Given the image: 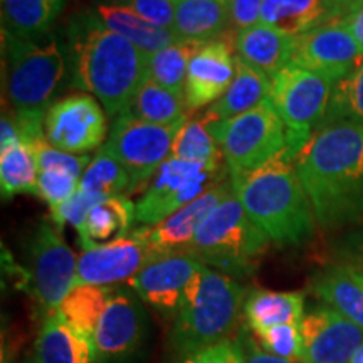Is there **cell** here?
<instances>
[{
  "label": "cell",
  "mask_w": 363,
  "mask_h": 363,
  "mask_svg": "<svg viewBox=\"0 0 363 363\" xmlns=\"http://www.w3.org/2000/svg\"><path fill=\"white\" fill-rule=\"evenodd\" d=\"M294 157L288 147L256 170L229 172L234 194L247 216L279 247L303 244L311 238L316 224Z\"/></svg>",
  "instance_id": "obj_4"
},
{
  "label": "cell",
  "mask_w": 363,
  "mask_h": 363,
  "mask_svg": "<svg viewBox=\"0 0 363 363\" xmlns=\"http://www.w3.org/2000/svg\"><path fill=\"white\" fill-rule=\"evenodd\" d=\"M363 62L362 45L345 21H335L296 40L291 65L321 74L333 84L350 76Z\"/></svg>",
  "instance_id": "obj_13"
},
{
  "label": "cell",
  "mask_w": 363,
  "mask_h": 363,
  "mask_svg": "<svg viewBox=\"0 0 363 363\" xmlns=\"http://www.w3.org/2000/svg\"><path fill=\"white\" fill-rule=\"evenodd\" d=\"M113 293V286L81 284L74 286L61 303L57 313L76 331L93 342L94 331L101 318L108 299Z\"/></svg>",
  "instance_id": "obj_31"
},
{
  "label": "cell",
  "mask_w": 363,
  "mask_h": 363,
  "mask_svg": "<svg viewBox=\"0 0 363 363\" xmlns=\"http://www.w3.org/2000/svg\"><path fill=\"white\" fill-rule=\"evenodd\" d=\"M94 12L104 26L110 27L145 54H155L179 40L172 29L152 24L136 16L130 9L116 4L101 2L94 9Z\"/></svg>",
  "instance_id": "obj_27"
},
{
  "label": "cell",
  "mask_w": 363,
  "mask_h": 363,
  "mask_svg": "<svg viewBox=\"0 0 363 363\" xmlns=\"http://www.w3.org/2000/svg\"><path fill=\"white\" fill-rule=\"evenodd\" d=\"M203 120L219 145L229 172L256 170L289 147L288 130L269 98L230 120Z\"/></svg>",
  "instance_id": "obj_7"
},
{
  "label": "cell",
  "mask_w": 363,
  "mask_h": 363,
  "mask_svg": "<svg viewBox=\"0 0 363 363\" xmlns=\"http://www.w3.org/2000/svg\"><path fill=\"white\" fill-rule=\"evenodd\" d=\"M298 38L279 33L269 26L257 24L240 30L235 40L238 57L272 79L281 69L291 65Z\"/></svg>",
  "instance_id": "obj_21"
},
{
  "label": "cell",
  "mask_w": 363,
  "mask_h": 363,
  "mask_svg": "<svg viewBox=\"0 0 363 363\" xmlns=\"http://www.w3.org/2000/svg\"><path fill=\"white\" fill-rule=\"evenodd\" d=\"M136 216V206L128 195L103 199L89 211L84 224L78 230L81 247L89 249L125 238Z\"/></svg>",
  "instance_id": "obj_26"
},
{
  "label": "cell",
  "mask_w": 363,
  "mask_h": 363,
  "mask_svg": "<svg viewBox=\"0 0 363 363\" xmlns=\"http://www.w3.org/2000/svg\"><path fill=\"white\" fill-rule=\"evenodd\" d=\"M264 0H229V21L234 30H246L261 24V12Z\"/></svg>",
  "instance_id": "obj_43"
},
{
  "label": "cell",
  "mask_w": 363,
  "mask_h": 363,
  "mask_svg": "<svg viewBox=\"0 0 363 363\" xmlns=\"http://www.w3.org/2000/svg\"><path fill=\"white\" fill-rule=\"evenodd\" d=\"M348 13L337 0H264L261 24L301 38L318 27L347 19Z\"/></svg>",
  "instance_id": "obj_20"
},
{
  "label": "cell",
  "mask_w": 363,
  "mask_h": 363,
  "mask_svg": "<svg viewBox=\"0 0 363 363\" xmlns=\"http://www.w3.org/2000/svg\"><path fill=\"white\" fill-rule=\"evenodd\" d=\"M131 116L155 125H174L187 120L185 98L163 88L157 81L147 78L128 108Z\"/></svg>",
  "instance_id": "obj_32"
},
{
  "label": "cell",
  "mask_w": 363,
  "mask_h": 363,
  "mask_svg": "<svg viewBox=\"0 0 363 363\" xmlns=\"http://www.w3.org/2000/svg\"><path fill=\"white\" fill-rule=\"evenodd\" d=\"M103 199L104 197H101V195L78 189L76 194L71 199H67L65 203L51 208V220L59 229L62 225L71 224L76 230H79L83 227L91 208L96 206L98 202H101Z\"/></svg>",
  "instance_id": "obj_39"
},
{
  "label": "cell",
  "mask_w": 363,
  "mask_h": 363,
  "mask_svg": "<svg viewBox=\"0 0 363 363\" xmlns=\"http://www.w3.org/2000/svg\"><path fill=\"white\" fill-rule=\"evenodd\" d=\"M145 328L147 316L138 294L123 286L113 288L93 337L98 363H115L133 355Z\"/></svg>",
  "instance_id": "obj_14"
},
{
  "label": "cell",
  "mask_w": 363,
  "mask_h": 363,
  "mask_svg": "<svg viewBox=\"0 0 363 363\" xmlns=\"http://www.w3.org/2000/svg\"><path fill=\"white\" fill-rule=\"evenodd\" d=\"M172 158L194 163L222 165V152L203 118L187 120L177 133L172 147Z\"/></svg>",
  "instance_id": "obj_35"
},
{
  "label": "cell",
  "mask_w": 363,
  "mask_h": 363,
  "mask_svg": "<svg viewBox=\"0 0 363 363\" xmlns=\"http://www.w3.org/2000/svg\"><path fill=\"white\" fill-rule=\"evenodd\" d=\"M81 177L65 169H45L39 170L35 195L54 208L71 199L79 189Z\"/></svg>",
  "instance_id": "obj_38"
},
{
  "label": "cell",
  "mask_w": 363,
  "mask_h": 363,
  "mask_svg": "<svg viewBox=\"0 0 363 363\" xmlns=\"http://www.w3.org/2000/svg\"><path fill=\"white\" fill-rule=\"evenodd\" d=\"M233 29L229 7L222 0H184L175 6L172 30L179 40L206 44Z\"/></svg>",
  "instance_id": "obj_23"
},
{
  "label": "cell",
  "mask_w": 363,
  "mask_h": 363,
  "mask_svg": "<svg viewBox=\"0 0 363 363\" xmlns=\"http://www.w3.org/2000/svg\"><path fill=\"white\" fill-rule=\"evenodd\" d=\"M252 333L254 337H256L257 343H259L266 352H269L276 357L286 358V360L303 362L301 360L303 343H301V330H299V325L296 323L276 325L261 331H252Z\"/></svg>",
  "instance_id": "obj_37"
},
{
  "label": "cell",
  "mask_w": 363,
  "mask_h": 363,
  "mask_svg": "<svg viewBox=\"0 0 363 363\" xmlns=\"http://www.w3.org/2000/svg\"><path fill=\"white\" fill-rule=\"evenodd\" d=\"M153 256L157 254L148 246L138 227L113 242L84 249L78 257L74 286H113L130 281Z\"/></svg>",
  "instance_id": "obj_17"
},
{
  "label": "cell",
  "mask_w": 363,
  "mask_h": 363,
  "mask_svg": "<svg viewBox=\"0 0 363 363\" xmlns=\"http://www.w3.org/2000/svg\"><path fill=\"white\" fill-rule=\"evenodd\" d=\"M172 2H175V4H179V2H184V0H172Z\"/></svg>",
  "instance_id": "obj_47"
},
{
  "label": "cell",
  "mask_w": 363,
  "mask_h": 363,
  "mask_svg": "<svg viewBox=\"0 0 363 363\" xmlns=\"http://www.w3.org/2000/svg\"><path fill=\"white\" fill-rule=\"evenodd\" d=\"M78 257L51 219L39 220L27 244L29 291L44 318L59 310L76 284Z\"/></svg>",
  "instance_id": "obj_9"
},
{
  "label": "cell",
  "mask_w": 363,
  "mask_h": 363,
  "mask_svg": "<svg viewBox=\"0 0 363 363\" xmlns=\"http://www.w3.org/2000/svg\"><path fill=\"white\" fill-rule=\"evenodd\" d=\"M202 44L190 40H177L169 48L155 54H150L148 67L150 78L170 89L172 93L185 98V79L192 57L197 54Z\"/></svg>",
  "instance_id": "obj_33"
},
{
  "label": "cell",
  "mask_w": 363,
  "mask_h": 363,
  "mask_svg": "<svg viewBox=\"0 0 363 363\" xmlns=\"http://www.w3.org/2000/svg\"><path fill=\"white\" fill-rule=\"evenodd\" d=\"M303 363H350L363 343V330L330 306L306 313L299 323Z\"/></svg>",
  "instance_id": "obj_18"
},
{
  "label": "cell",
  "mask_w": 363,
  "mask_h": 363,
  "mask_svg": "<svg viewBox=\"0 0 363 363\" xmlns=\"http://www.w3.org/2000/svg\"><path fill=\"white\" fill-rule=\"evenodd\" d=\"M337 2L345 9V12H347L348 16L363 6V0H337Z\"/></svg>",
  "instance_id": "obj_46"
},
{
  "label": "cell",
  "mask_w": 363,
  "mask_h": 363,
  "mask_svg": "<svg viewBox=\"0 0 363 363\" xmlns=\"http://www.w3.org/2000/svg\"><path fill=\"white\" fill-rule=\"evenodd\" d=\"M227 174V165L194 163L170 157L158 167L142 199L136 203L135 220L140 225L160 224L182 207L201 197L217 182L225 180Z\"/></svg>",
  "instance_id": "obj_10"
},
{
  "label": "cell",
  "mask_w": 363,
  "mask_h": 363,
  "mask_svg": "<svg viewBox=\"0 0 363 363\" xmlns=\"http://www.w3.org/2000/svg\"><path fill=\"white\" fill-rule=\"evenodd\" d=\"M238 30L229 29L222 38L201 45L192 57L185 79V106L189 113L211 106L220 99L235 76Z\"/></svg>",
  "instance_id": "obj_16"
},
{
  "label": "cell",
  "mask_w": 363,
  "mask_h": 363,
  "mask_svg": "<svg viewBox=\"0 0 363 363\" xmlns=\"http://www.w3.org/2000/svg\"><path fill=\"white\" fill-rule=\"evenodd\" d=\"M233 190L230 180H220L201 197L182 207L157 225H142L143 238L155 254L187 252L199 227Z\"/></svg>",
  "instance_id": "obj_19"
},
{
  "label": "cell",
  "mask_w": 363,
  "mask_h": 363,
  "mask_svg": "<svg viewBox=\"0 0 363 363\" xmlns=\"http://www.w3.org/2000/svg\"><path fill=\"white\" fill-rule=\"evenodd\" d=\"M185 121L155 125L138 120L130 113H121L113 120L110 136L104 145L128 172L130 195L148 187L158 167L169 160L175 136Z\"/></svg>",
  "instance_id": "obj_11"
},
{
  "label": "cell",
  "mask_w": 363,
  "mask_h": 363,
  "mask_svg": "<svg viewBox=\"0 0 363 363\" xmlns=\"http://www.w3.org/2000/svg\"><path fill=\"white\" fill-rule=\"evenodd\" d=\"M247 289L230 276L202 266L185 291L170 335V347L182 358L230 338L242 315Z\"/></svg>",
  "instance_id": "obj_5"
},
{
  "label": "cell",
  "mask_w": 363,
  "mask_h": 363,
  "mask_svg": "<svg viewBox=\"0 0 363 363\" xmlns=\"http://www.w3.org/2000/svg\"><path fill=\"white\" fill-rule=\"evenodd\" d=\"M180 363H244V358L235 340L227 338L182 358Z\"/></svg>",
  "instance_id": "obj_41"
},
{
  "label": "cell",
  "mask_w": 363,
  "mask_h": 363,
  "mask_svg": "<svg viewBox=\"0 0 363 363\" xmlns=\"http://www.w3.org/2000/svg\"><path fill=\"white\" fill-rule=\"evenodd\" d=\"M222 2H225V4H227V2H229V0H222Z\"/></svg>",
  "instance_id": "obj_48"
},
{
  "label": "cell",
  "mask_w": 363,
  "mask_h": 363,
  "mask_svg": "<svg viewBox=\"0 0 363 363\" xmlns=\"http://www.w3.org/2000/svg\"><path fill=\"white\" fill-rule=\"evenodd\" d=\"M298 177L325 229L363 219V121L320 125L294 157Z\"/></svg>",
  "instance_id": "obj_1"
},
{
  "label": "cell",
  "mask_w": 363,
  "mask_h": 363,
  "mask_svg": "<svg viewBox=\"0 0 363 363\" xmlns=\"http://www.w3.org/2000/svg\"><path fill=\"white\" fill-rule=\"evenodd\" d=\"M271 79L261 71L254 69L242 59L235 57V76L233 84L220 99L208 106L203 118L224 121L246 113L269 98Z\"/></svg>",
  "instance_id": "obj_25"
},
{
  "label": "cell",
  "mask_w": 363,
  "mask_h": 363,
  "mask_svg": "<svg viewBox=\"0 0 363 363\" xmlns=\"http://www.w3.org/2000/svg\"><path fill=\"white\" fill-rule=\"evenodd\" d=\"M335 84L321 74L288 65L271 79L269 99L288 130L294 155L323 123Z\"/></svg>",
  "instance_id": "obj_8"
},
{
  "label": "cell",
  "mask_w": 363,
  "mask_h": 363,
  "mask_svg": "<svg viewBox=\"0 0 363 363\" xmlns=\"http://www.w3.org/2000/svg\"><path fill=\"white\" fill-rule=\"evenodd\" d=\"M305 315V296L301 293L247 289L244 298V323L252 331L284 323L299 325Z\"/></svg>",
  "instance_id": "obj_24"
},
{
  "label": "cell",
  "mask_w": 363,
  "mask_h": 363,
  "mask_svg": "<svg viewBox=\"0 0 363 363\" xmlns=\"http://www.w3.org/2000/svg\"><path fill=\"white\" fill-rule=\"evenodd\" d=\"M65 45L71 86L96 98L113 118L128 111L150 76V54L104 26L94 11L71 17Z\"/></svg>",
  "instance_id": "obj_2"
},
{
  "label": "cell",
  "mask_w": 363,
  "mask_h": 363,
  "mask_svg": "<svg viewBox=\"0 0 363 363\" xmlns=\"http://www.w3.org/2000/svg\"><path fill=\"white\" fill-rule=\"evenodd\" d=\"M34 363H98L91 340L59 313L45 316L34 345Z\"/></svg>",
  "instance_id": "obj_22"
},
{
  "label": "cell",
  "mask_w": 363,
  "mask_h": 363,
  "mask_svg": "<svg viewBox=\"0 0 363 363\" xmlns=\"http://www.w3.org/2000/svg\"><path fill=\"white\" fill-rule=\"evenodd\" d=\"M62 11L65 0H2V30L22 39L44 38Z\"/></svg>",
  "instance_id": "obj_28"
},
{
  "label": "cell",
  "mask_w": 363,
  "mask_h": 363,
  "mask_svg": "<svg viewBox=\"0 0 363 363\" xmlns=\"http://www.w3.org/2000/svg\"><path fill=\"white\" fill-rule=\"evenodd\" d=\"M311 289L326 306L342 313L363 330V284L342 264L318 272L311 281Z\"/></svg>",
  "instance_id": "obj_29"
},
{
  "label": "cell",
  "mask_w": 363,
  "mask_h": 363,
  "mask_svg": "<svg viewBox=\"0 0 363 363\" xmlns=\"http://www.w3.org/2000/svg\"><path fill=\"white\" fill-rule=\"evenodd\" d=\"M235 343L239 345L240 353H242L244 363H303V362H294V360H286V358L276 357L272 353L266 352L264 348L257 343L256 337L251 331V328L246 323L239 326L238 335L234 337Z\"/></svg>",
  "instance_id": "obj_42"
},
{
  "label": "cell",
  "mask_w": 363,
  "mask_h": 363,
  "mask_svg": "<svg viewBox=\"0 0 363 363\" xmlns=\"http://www.w3.org/2000/svg\"><path fill=\"white\" fill-rule=\"evenodd\" d=\"M202 266L189 252L157 254L128 283L142 301L165 315H177L189 284Z\"/></svg>",
  "instance_id": "obj_15"
},
{
  "label": "cell",
  "mask_w": 363,
  "mask_h": 363,
  "mask_svg": "<svg viewBox=\"0 0 363 363\" xmlns=\"http://www.w3.org/2000/svg\"><path fill=\"white\" fill-rule=\"evenodd\" d=\"M347 22L348 27L352 29L353 35H355L358 44L362 45V51H363V6L360 9H357L355 12L350 13V16L347 17V19H343Z\"/></svg>",
  "instance_id": "obj_45"
},
{
  "label": "cell",
  "mask_w": 363,
  "mask_h": 363,
  "mask_svg": "<svg viewBox=\"0 0 363 363\" xmlns=\"http://www.w3.org/2000/svg\"><path fill=\"white\" fill-rule=\"evenodd\" d=\"M130 187L131 180L128 172L108 150L106 145L98 150L79 182V189L98 194L104 199L125 195V192L130 195Z\"/></svg>",
  "instance_id": "obj_34"
},
{
  "label": "cell",
  "mask_w": 363,
  "mask_h": 363,
  "mask_svg": "<svg viewBox=\"0 0 363 363\" xmlns=\"http://www.w3.org/2000/svg\"><path fill=\"white\" fill-rule=\"evenodd\" d=\"M342 266L350 272L353 278H357L363 284V246L348 254V257L342 262Z\"/></svg>",
  "instance_id": "obj_44"
},
{
  "label": "cell",
  "mask_w": 363,
  "mask_h": 363,
  "mask_svg": "<svg viewBox=\"0 0 363 363\" xmlns=\"http://www.w3.org/2000/svg\"><path fill=\"white\" fill-rule=\"evenodd\" d=\"M38 177L39 165L33 145L17 140L0 147V190L4 201L17 194H35Z\"/></svg>",
  "instance_id": "obj_30"
},
{
  "label": "cell",
  "mask_w": 363,
  "mask_h": 363,
  "mask_svg": "<svg viewBox=\"0 0 363 363\" xmlns=\"http://www.w3.org/2000/svg\"><path fill=\"white\" fill-rule=\"evenodd\" d=\"M106 130V115L98 99L88 93H74L57 99L45 113L48 143L72 155H86L98 148Z\"/></svg>",
  "instance_id": "obj_12"
},
{
  "label": "cell",
  "mask_w": 363,
  "mask_h": 363,
  "mask_svg": "<svg viewBox=\"0 0 363 363\" xmlns=\"http://www.w3.org/2000/svg\"><path fill=\"white\" fill-rule=\"evenodd\" d=\"M345 120L363 121V62L350 76L335 84L323 123Z\"/></svg>",
  "instance_id": "obj_36"
},
{
  "label": "cell",
  "mask_w": 363,
  "mask_h": 363,
  "mask_svg": "<svg viewBox=\"0 0 363 363\" xmlns=\"http://www.w3.org/2000/svg\"><path fill=\"white\" fill-rule=\"evenodd\" d=\"M4 108L21 138L35 143L45 138V113L66 76V45L52 34L22 39L2 30Z\"/></svg>",
  "instance_id": "obj_3"
},
{
  "label": "cell",
  "mask_w": 363,
  "mask_h": 363,
  "mask_svg": "<svg viewBox=\"0 0 363 363\" xmlns=\"http://www.w3.org/2000/svg\"><path fill=\"white\" fill-rule=\"evenodd\" d=\"M116 6L130 9L142 19L152 22V24L172 29L175 21V2L172 0H110Z\"/></svg>",
  "instance_id": "obj_40"
},
{
  "label": "cell",
  "mask_w": 363,
  "mask_h": 363,
  "mask_svg": "<svg viewBox=\"0 0 363 363\" xmlns=\"http://www.w3.org/2000/svg\"><path fill=\"white\" fill-rule=\"evenodd\" d=\"M269 242L233 189L199 227L187 252L222 274L247 278L257 269Z\"/></svg>",
  "instance_id": "obj_6"
}]
</instances>
